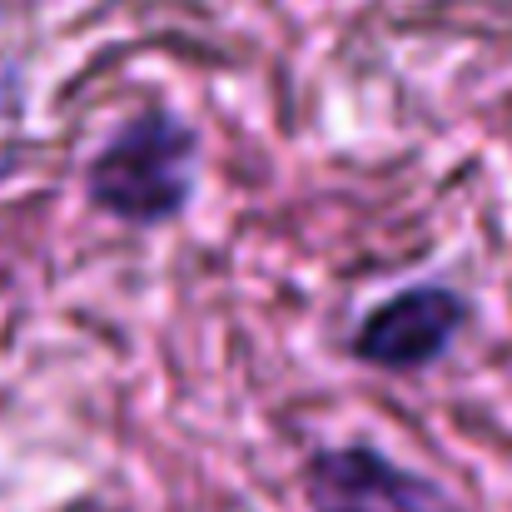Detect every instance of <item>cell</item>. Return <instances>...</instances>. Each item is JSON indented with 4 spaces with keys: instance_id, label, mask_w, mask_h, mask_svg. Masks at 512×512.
I'll use <instances>...</instances> for the list:
<instances>
[{
    "instance_id": "cell-1",
    "label": "cell",
    "mask_w": 512,
    "mask_h": 512,
    "mask_svg": "<svg viewBox=\"0 0 512 512\" xmlns=\"http://www.w3.org/2000/svg\"><path fill=\"white\" fill-rule=\"evenodd\" d=\"M199 145L174 115L130 120L90 165V199L130 224H165L194 194Z\"/></svg>"
},
{
    "instance_id": "cell-2",
    "label": "cell",
    "mask_w": 512,
    "mask_h": 512,
    "mask_svg": "<svg viewBox=\"0 0 512 512\" xmlns=\"http://www.w3.org/2000/svg\"><path fill=\"white\" fill-rule=\"evenodd\" d=\"M463 319H468V309L453 289H408V294H393L383 309H373L363 319L353 353L373 368L408 373V368L443 358L453 334L463 329Z\"/></svg>"
},
{
    "instance_id": "cell-3",
    "label": "cell",
    "mask_w": 512,
    "mask_h": 512,
    "mask_svg": "<svg viewBox=\"0 0 512 512\" xmlns=\"http://www.w3.org/2000/svg\"><path fill=\"white\" fill-rule=\"evenodd\" d=\"M329 512H368V508H358V503H334Z\"/></svg>"
}]
</instances>
